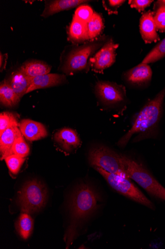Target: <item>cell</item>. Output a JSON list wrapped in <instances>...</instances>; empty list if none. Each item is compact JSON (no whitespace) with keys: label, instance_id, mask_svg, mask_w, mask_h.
<instances>
[{"label":"cell","instance_id":"cell-1","mask_svg":"<svg viewBox=\"0 0 165 249\" xmlns=\"http://www.w3.org/2000/svg\"><path fill=\"white\" fill-rule=\"evenodd\" d=\"M165 97V88L139 111L131 128L118 142V146H126L133 135L145 133L157 124L161 117Z\"/></svg>","mask_w":165,"mask_h":249},{"label":"cell","instance_id":"cell-2","mask_svg":"<svg viewBox=\"0 0 165 249\" xmlns=\"http://www.w3.org/2000/svg\"><path fill=\"white\" fill-rule=\"evenodd\" d=\"M99 196L90 186L80 185L74 194L71 203L72 223L69 234L75 235L76 228L98 207Z\"/></svg>","mask_w":165,"mask_h":249},{"label":"cell","instance_id":"cell-3","mask_svg":"<svg viewBox=\"0 0 165 249\" xmlns=\"http://www.w3.org/2000/svg\"><path fill=\"white\" fill-rule=\"evenodd\" d=\"M90 164L112 174L130 178L126 171L121 154H119L105 146L92 149L89 156Z\"/></svg>","mask_w":165,"mask_h":249},{"label":"cell","instance_id":"cell-4","mask_svg":"<svg viewBox=\"0 0 165 249\" xmlns=\"http://www.w3.org/2000/svg\"><path fill=\"white\" fill-rule=\"evenodd\" d=\"M121 155L130 178L151 195L165 200V189L150 173L143 165L124 155Z\"/></svg>","mask_w":165,"mask_h":249},{"label":"cell","instance_id":"cell-5","mask_svg":"<svg viewBox=\"0 0 165 249\" xmlns=\"http://www.w3.org/2000/svg\"><path fill=\"white\" fill-rule=\"evenodd\" d=\"M47 192L37 180L27 182L18 192L17 205L22 213L29 214L39 211L45 205Z\"/></svg>","mask_w":165,"mask_h":249},{"label":"cell","instance_id":"cell-6","mask_svg":"<svg viewBox=\"0 0 165 249\" xmlns=\"http://www.w3.org/2000/svg\"><path fill=\"white\" fill-rule=\"evenodd\" d=\"M94 169L104 177L110 187L116 192L153 209V203L131 182L130 178L108 173L100 168Z\"/></svg>","mask_w":165,"mask_h":249},{"label":"cell","instance_id":"cell-7","mask_svg":"<svg viewBox=\"0 0 165 249\" xmlns=\"http://www.w3.org/2000/svg\"><path fill=\"white\" fill-rule=\"evenodd\" d=\"M103 41V40H93L73 50L67 57L62 71L70 75L86 69L90 56L105 44Z\"/></svg>","mask_w":165,"mask_h":249},{"label":"cell","instance_id":"cell-8","mask_svg":"<svg viewBox=\"0 0 165 249\" xmlns=\"http://www.w3.org/2000/svg\"><path fill=\"white\" fill-rule=\"evenodd\" d=\"M96 93L106 105H111L123 101L126 97L124 86L109 82H99L95 87Z\"/></svg>","mask_w":165,"mask_h":249},{"label":"cell","instance_id":"cell-9","mask_svg":"<svg viewBox=\"0 0 165 249\" xmlns=\"http://www.w3.org/2000/svg\"><path fill=\"white\" fill-rule=\"evenodd\" d=\"M119 45L112 39L105 43L100 50L90 59L92 70L97 72H102L110 67L115 61V51Z\"/></svg>","mask_w":165,"mask_h":249},{"label":"cell","instance_id":"cell-10","mask_svg":"<svg viewBox=\"0 0 165 249\" xmlns=\"http://www.w3.org/2000/svg\"><path fill=\"white\" fill-rule=\"evenodd\" d=\"M140 32L146 43L156 42L160 40L157 33L154 13L151 11L144 14L140 19Z\"/></svg>","mask_w":165,"mask_h":249},{"label":"cell","instance_id":"cell-11","mask_svg":"<svg viewBox=\"0 0 165 249\" xmlns=\"http://www.w3.org/2000/svg\"><path fill=\"white\" fill-rule=\"evenodd\" d=\"M19 127L23 137L30 142L40 140L48 135L43 124L30 120H22L19 123Z\"/></svg>","mask_w":165,"mask_h":249},{"label":"cell","instance_id":"cell-12","mask_svg":"<svg viewBox=\"0 0 165 249\" xmlns=\"http://www.w3.org/2000/svg\"><path fill=\"white\" fill-rule=\"evenodd\" d=\"M55 142L64 150L72 151L81 144V141L77 133L74 130L64 128L56 133Z\"/></svg>","mask_w":165,"mask_h":249},{"label":"cell","instance_id":"cell-13","mask_svg":"<svg viewBox=\"0 0 165 249\" xmlns=\"http://www.w3.org/2000/svg\"><path fill=\"white\" fill-rule=\"evenodd\" d=\"M66 81L63 75L58 74H47L31 78V85L27 94L33 90L46 88L56 86L64 83Z\"/></svg>","mask_w":165,"mask_h":249},{"label":"cell","instance_id":"cell-14","mask_svg":"<svg viewBox=\"0 0 165 249\" xmlns=\"http://www.w3.org/2000/svg\"><path fill=\"white\" fill-rule=\"evenodd\" d=\"M87 2L83 0H55L46 1L42 16L48 18L57 13L74 8Z\"/></svg>","mask_w":165,"mask_h":249},{"label":"cell","instance_id":"cell-15","mask_svg":"<svg viewBox=\"0 0 165 249\" xmlns=\"http://www.w3.org/2000/svg\"><path fill=\"white\" fill-rule=\"evenodd\" d=\"M23 136L20 129L14 126L5 130L0 134V152L1 160H5L15 141Z\"/></svg>","mask_w":165,"mask_h":249},{"label":"cell","instance_id":"cell-16","mask_svg":"<svg viewBox=\"0 0 165 249\" xmlns=\"http://www.w3.org/2000/svg\"><path fill=\"white\" fill-rule=\"evenodd\" d=\"M152 76V71L149 64L141 63L128 71L125 78L131 83L142 84L150 81Z\"/></svg>","mask_w":165,"mask_h":249},{"label":"cell","instance_id":"cell-17","mask_svg":"<svg viewBox=\"0 0 165 249\" xmlns=\"http://www.w3.org/2000/svg\"><path fill=\"white\" fill-rule=\"evenodd\" d=\"M19 70L28 77L33 78L49 74L51 67L44 62L33 60L23 63Z\"/></svg>","mask_w":165,"mask_h":249},{"label":"cell","instance_id":"cell-18","mask_svg":"<svg viewBox=\"0 0 165 249\" xmlns=\"http://www.w3.org/2000/svg\"><path fill=\"white\" fill-rule=\"evenodd\" d=\"M31 78L18 70L12 74L8 81L15 93L20 99L27 94L31 85Z\"/></svg>","mask_w":165,"mask_h":249},{"label":"cell","instance_id":"cell-19","mask_svg":"<svg viewBox=\"0 0 165 249\" xmlns=\"http://www.w3.org/2000/svg\"><path fill=\"white\" fill-rule=\"evenodd\" d=\"M69 37L71 41L75 43L89 40L87 24L74 17L69 30Z\"/></svg>","mask_w":165,"mask_h":249},{"label":"cell","instance_id":"cell-20","mask_svg":"<svg viewBox=\"0 0 165 249\" xmlns=\"http://www.w3.org/2000/svg\"><path fill=\"white\" fill-rule=\"evenodd\" d=\"M12 88L8 80L1 82L0 85V101L6 107H13L16 106L20 101Z\"/></svg>","mask_w":165,"mask_h":249},{"label":"cell","instance_id":"cell-21","mask_svg":"<svg viewBox=\"0 0 165 249\" xmlns=\"http://www.w3.org/2000/svg\"><path fill=\"white\" fill-rule=\"evenodd\" d=\"M15 228L23 239H28L33 229V220L30 214L22 213L15 223Z\"/></svg>","mask_w":165,"mask_h":249},{"label":"cell","instance_id":"cell-22","mask_svg":"<svg viewBox=\"0 0 165 249\" xmlns=\"http://www.w3.org/2000/svg\"><path fill=\"white\" fill-rule=\"evenodd\" d=\"M87 25L89 38L91 40H93L100 35L104 27L102 17L96 13H93Z\"/></svg>","mask_w":165,"mask_h":249},{"label":"cell","instance_id":"cell-23","mask_svg":"<svg viewBox=\"0 0 165 249\" xmlns=\"http://www.w3.org/2000/svg\"><path fill=\"white\" fill-rule=\"evenodd\" d=\"M165 56V38L159 42L156 47L146 56L142 63L150 64L155 62Z\"/></svg>","mask_w":165,"mask_h":249},{"label":"cell","instance_id":"cell-24","mask_svg":"<svg viewBox=\"0 0 165 249\" xmlns=\"http://www.w3.org/2000/svg\"><path fill=\"white\" fill-rule=\"evenodd\" d=\"M30 153V148L22 136L15 141L8 156L15 155L22 158H26L28 156Z\"/></svg>","mask_w":165,"mask_h":249},{"label":"cell","instance_id":"cell-25","mask_svg":"<svg viewBox=\"0 0 165 249\" xmlns=\"http://www.w3.org/2000/svg\"><path fill=\"white\" fill-rule=\"evenodd\" d=\"M19 125L17 118L13 113L6 111L0 114V134L8 128L18 127Z\"/></svg>","mask_w":165,"mask_h":249},{"label":"cell","instance_id":"cell-26","mask_svg":"<svg viewBox=\"0 0 165 249\" xmlns=\"http://www.w3.org/2000/svg\"><path fill=\"white\" fill-rule=\"evenodd\" d=\"M7 165L10 171L15 174H17L26 160V158H22L15 155H12L7 157L5 159Z\"/></svg>","mask_w":165,"mask_h":249},{"label":"cell","instance_id":"cell-27","mask_svg":"<svg viewBox=\"0 0 165 249\" xmlns=\"http://www.w3.org/2000/svg\"><path fill=\"white\" fill-rule=\"evenodd\" d=\"M93 13L91 7L87 5H82L78 7L75 11L74 18L87 24Z\"/></svg>","mask_w":165,"mask_h":249},{"label":"cell","instance_id":"cell-28","mask_svg":"<svg viewBox=\"0 0 165 249\" xmlns=\"http://www.w3.org/2000/svg\"><path fill=\"white\" fill-rule=\"evenodd\" d=\"M154 20L157 30L161 33L165 32V6L156 7Z\"/></svg>","mask_w":165,"mask_h":249},{"label":"cell","instance_id":"cell-29","mask_svg":"<svg viewBox=\"0 0 165 249\" xmlns=\"http://www.w3.org/2000/svg\"><path fill=\"white\" fill-rule=\"evenodd\" d=\"M153 2L152 0H130L129 4L131 8L141 12L149 7Z\"/></svg>","mask_w":165,"mask_h":249},{"label":"cell","instance_id":"cell-30","mask_svg":"<svg viewBox=\"0 0 165 249\" xmlns=\"http://www.w3.org/2000/svg\"><path fill=\"white\" fill-rule=\"evenodd\" d=\"M109 5L112 7H119L122 5L125 1L122 0H110L108 1Z\"/></svg>","mask_w":165,"mask_h":249},{"label":"cell","instance_id":"cell-31","mask_svg":"<svg viewBox=\"0 0 165 249\" xmlns=\"http://www.w3.org/2000/svg\"><path fill=\"white\" fill-rule=\"evenodd\" d=\"M7 58V54H3L2 53L0 54V61H1V64H0L1 66H0V67H1V71L5 69Z\"/></svg>","mask_w":165,"mask_h":249},{"label":"cell","instance_id":"cell-32","mask_svg":"<svg viewBox=\"0 0 165 249\" xmlns=\"http://www.w3.org/2000/svg\"><path fill=\"white\" fill-rule=\"evenodd\" d=\"M160 6H165V0H161V1H158L155 4V6L156 7Z\"/></svg>","mask_w":165,"mask_h":249}]
</instances>
